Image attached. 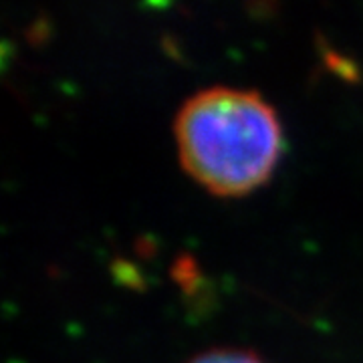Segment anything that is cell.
<instances>
[{"label":"cell","mask_w":363,"mask_h":363,"mask_svg":"<svg viewBox=\"0 0 363 363\" xmlns=\"http://www.w3.org/2000/svg\"><path fill=\"white\" fill-rule=\"evenodd\" d=\"M182 168L218 196H238L271 176L283 147L272 105L252 89L212 85L184 99L174 117Z\"/></svg>","instance_id":"6da1fadb"},{"label":"cell","mask_w":363,"mask_h":363,"mask_svg":"<svg viewBox=\"0 0 363 363\" xmlns=\"http://www.w3.org/2000/svg\"><path fill=\"white\" fill-rule=\"evenodd\" d=\"M184 363H267L255 351L240 347H212L200 351Z\"/></svg>","instance_id":"7a4b0ae2"}]
</instances>
